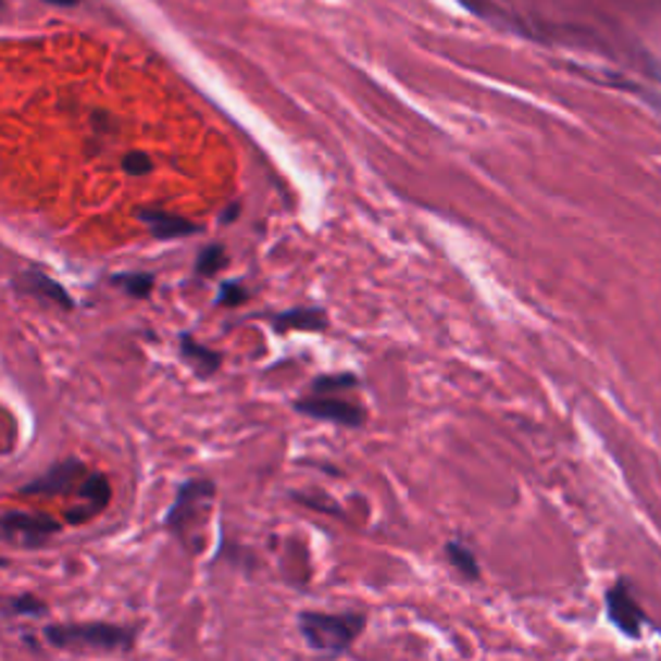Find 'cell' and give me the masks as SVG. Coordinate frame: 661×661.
<instances>
[{
  "mask_svg": "<svg viewBox=\"0 0 661 661\" xmlns=\"http://www.w3.org/2000/svg\"><path fill=\"white\" fill-rule=\"evenodd\" d=\"M212 499H215V484H212V481H186V484L178 488L176 501L171 504L169 514H165V527H169L186 548L195 550V553L202 548V542H199V529L207 525Z\"/></svg>",
  "mask_w": 661,
  "mask_h": 661,
  "instance_id": "7a4b0ae2",
  "label": "cell"
},
{
  "mask_svg": "<svg viewBox=\"0 0 661 661\" xmlns=\"http://www.w3.org/2000/svg\"><path fill=\"white\" fill-rule=\"evenodd\" d=\"M88 467L80 463V460H65V463H58L50 467L45 475H39L37 481H32L29 486L21 488V494L26 496H60L67 494L73 486H80L86 481Z\"/></svg>",
  "mask_w": 661,
  "mask_h": 661,
  "instance_id": "ba28073f",
  "label": "cell"
},
{
  "mask_svg": "<svg viewBox=\"0 0 661 661\" xmlns=\"http://www.w3.org/2000/svg\"><path fill=\"white\" fill-rule=\"evenodd\" d=\"M227 264V253L220 244H212L199 251L197 257V274L199 277H215L220 269H225Z\"/></svg>",
  "mask_w": 661,
  "mask_h": 661,
  "instance_id": "5bb4252c",
  "label": "cell"
},
{
  "mask_svg": "<svg viewBox=\"0 0 661 661\" xmlns=\"http://www.w3.org/2000/svg\"><path fill=\"white\" fill-rule=\"evenodd\" d=\"M0 608L11 612V615H45L47 612V604L32 595L0 597Z\"/></svg>",
  "mask_w": 661,
  "mask_h": 661,
  "instance_id": "e0dca14e",
  "label": "cell"
},
{
  "mask_svg": "<svg viewBox=\"0 0 661 661\" xmlns=\"http://www.w3.org/2000/svg\"><path fill=\"white\" fill-rule=\"evenodd\" d=\"M112 501V486L103 473H88L86 481L80 484V504L71 507L65 512L67 525H83V522L93 520L96 514L103 512Z\"/></svg>",
  "mask_w": 661,
  "mask_h": 661,
  "instance_id": "52a82bcc",
  "label": "cell"
},
{
  "mask_svg": "<svg viewBox=\"0 0 661 661\" xmlns=\"http://www.w3.org/2000/svg\"><path fill=\"white\" fill-rule=\"evenodd\" d=\"M114 285L122 287L129 298L145 300L150 292H153L155 277L153 274H145V272H127V274H116Z\"/></svg>",
  "mask_w": 661,
  "mask_h": 661,
  "instance_id": "4fadbf2b",
  "label": "cell"
},
{
  "mask_svg": "<svg viewBox=\"0 0 661 661\" xmlns=\"http://www.w3.org/2000/svg\"><path fill=\"white\" fill-rule=\"evenodd\" d=\"M445 561L450 563V569L467 584H478L484 571H481L478 558H475L473 548L463 540H447L445 542Z\"/></svg>",
  "mask_w": 661,
  "mask_h": 661,
  "instance_id": "30bf717a",
  "label": "cell"
},
{
  "mask_svg": "<svg viewBox=\"0 0 661 661\" xmlns=\"http://www.w3.org/2000/svg\"><path fill=\"white\" fill-rule=\"evenodd\" d=\"M137 220H140L142 225H148L150 236L158 240H176V238H186V236H195V233H199L197 223L176 215V212L155 210V207H145V210L137 212Z\"/></svg>",
  "mask_w": 661,
  "mask_h": 661,
  "instance_id": "9c48e42d",
  "label": "cell"
},
{
  "mask_svg": "<svg viewBox=\"0 0 661 661\" xmlns=\"http://www.w3.org/2000/svg\"><path fill=\"white\" fill-rule=\"evenodd\" d=\"M246 300H248V289L240 285V282H223V285H220V292H217L220 305L238 308V305H244Z\"/></svg>",
  "mask_w": 661,
  "mask_h": 661,
  "instance_id": "d6986e66",
  "label": "cell"
},
{
  "mask_svg": "<svg viewBox=\"0 0 661 661\" xmlns=\"http://www.w3.org/2000/svg\"><path fill=\"white\" fill-rule=\"evenodd\" d=\"M295 411L308 419H315V422L347 426V429H362L367 424V411L362 406L351 403L341 396H330V392H326V396L308 392L305 398L295 401Z\"/></svg>",
  "mask_w": 661,
  "mask_h": 661,
  "instance_id": "5b68a950",
  "label": "cell"
},
{
  "mask_svg": "<svg viewBox=\"0 0 661 661\" xmlns=\"http://www.w3.org/2000/svg\"><path fill=\"white\" fill-rule=\"evenodd\" d=\"M32 285H34V289H37V292H39L45 300L58 302V305H62V308H73L71 295H67L65 289H62V287L58 285V282L47 277V274L34 272V274H32Z\"/></svg>",
  "mask_w": 661,
  "mask_h": 661,
  "instance_id": "2e32d148",
  "label": "cell"
},
{
  "mask_svg": "<svg viewBox=\"0 0 661 661\" xmlns=\"http://www.w3.org/2000/svg\"><path fill=\"white\" fill-rule=\"evenodd\" d=\"M238 210H240L238 204H233L230 210H225L223 212V223H233V220H236V215H238Z\"/></svg>",
  "mask_w": 661,
  "mask_h": 661,
  "instance_id": "ffe728a7",
  "label": "cell"
},
{
  "mask_svg": "<svg viewBox=\"0 0 661 661\" xmlns=\"http://www.w3.org/2000/svg\"><path fill=\"white\" fill-rule=\"evenodd\" d=\"M178 347H182L184 360L189 362L191 367L197 370V375H202V377L215 375V372L220 370V364H223V357H220L215 349L199 344L195 336H182Z\"/></svg>",
  "mask_w": 661,
  "mask_h": 661,
  "instance_id": "8fae6325",
  "label": "cell"
},
{
  "mask_svg": "<svg viewBox=\"0 0 661 661\" xmlns=\"http://www.w3.org/2000/svg\"><path fill=\"white\" fill-rule=\"evenodd\" d=\"M122 171L129 176H148L153 171V158L145 153V150H129L122 158Z\"/></svg>",
  "mask_w": 661,
  "mask_h": 661,
  "instance_id": "ac0fdd59",
  "label": "cell"
},
{
  "mask_svg": "<svg viewBox=\"0 0 661 661\" xmlns=\"http://www.w3.org/2000/svg\"><path fill=\"white\" fill-rule=\"evenodd\" d=\"M0 566H5V561H3V558H0Z\"/></svg>",
  "mask_w": 661,
  "mask_h": 661,
  "instance_id": "7402d4cb",
  "label": "cell"
},
{
  "mask_svg": "<svg viewBox=\"0 0 661 661\" xmlns=\"http://www.w3.org/2000/svg\"><path fill=\"white\" fill-rule=\"evenodd\" d=\"M367 628V615L360 610L321 612L302 610L298 615V631L310 651L319 657L339 659Z\"/></svg>",
  "mask_w": 661,
  "mask_h": 661,
  "instance_id": "6da1fadb",
  "label": "cell"
},
{
  "mask_svg": "<svg viewBox=\"0 0 661 661\" xmlns=\"http://www.w3.org/2000/svg\"><path fill=\"white\" fill-rule=\"evenodd\" d=\"M60 529V522L47 514H5L0 516V535L3 540L24 548H39Z\"/></svg>",
  "mask_w": 661,
  "mask_h": 661,
  "instance_id": "8992f818",
  "label": "cell"
},
{
  "mask_svg": "<svg viewBox=\"0 0 661 661\" xmlns=\"http://www.w3.org/2000/svg\"><path fill=\"white\" fill-rule=\"evenodd\" d=\"M360 385V381H357L354 375H321L315 377L313 385H310V392H319V396H326V392H330V396H336V392H344V390H351Z\"/></svg>",
  "mask_w": 661,
  "mask_h": 661,
  "instance_id": "9a60e30c",
  "label": "cell"
},
{
  "mask_svg": "<svg viewBox=\"0 0 661 661\" xmlns=\"http://www.w3.org/2000/svg\"><path fill=\"white\" fill-rule=\"evenodd\" d=\"M45 3H52V5H75L78 0H45Z\"/></svg>",
  "mask_w": 661,
  "mask_h": 661,
  "instance_id": "44dd1931",
  "label": "cell"
},
{
  "mask_svg": "<svg viewBox=\"0 0 661 661\" xmlns=\"http://www.w3.org/2000/svg\"><path fill=\"white\" fill-rule=\"evenodd\" d=\"M47 640L58 649H129L133 633L112 623H83V625H47Z\"/></svg>",
  "mask_w": 661,
  "mask_h": 661,
  "instance_id": "3957f363",
  "label": "cell"
},
{
  "mask_svg": "<svg viewBox=\"0 0 661 661\" xmlns=\"http://www.w3.org/2000/svg\"><path fill=\"white\" fill-rule=\"evenodd\" d=\"M274 328L277 330H321L326 328V313L321 308H292L285 313L274 315Z\"/></svg>",
  "mask_w": 661,
  "mask_h": 661,
  "instance_id": "7c38bea8",
  "label": "cell"
},
{
  "mask_svg": "<svg viewBox=\"0 0 661 661\" xmlns=\"http://www.w3.org/2000/svg\"><path fill=\"white\" fill-rule=\"evenodd\" d=\"M604 610H608V620L612 628L628 640L644 638V633L651 623L646 610L638 604V599L631 589V582L625 576H620L618 582L604 591Z\"/></svg>",
  "mask_w": 661,
  "mask_h": 661,
  "instance_id": "277c9868",
  "label": "cell"
}]
</instances>
